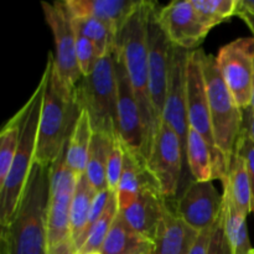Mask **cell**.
Returning <instances> with one entry per match:
<instances>
[{"mask_svg": "<svg viewBox=\"0 0 254 254\" xmlns=\"http://www.w3.org/2000/svg\"><path fill=\"white\" fill-rule=\"evenodd\" d=\"M50 168L32 166L11 221L1 227V254L49 253Z\"/></svg>", "mask_w": 254, "mask_h": 254, "instance_id": "cell-1", "label": "cell"}, {"mask_svg": "<svg viewBox=\"0 0 254 254\" xmlns=\"http://www.w3.org/2000/svg\"><path fill=\"white\" fill-rule=\"evenodd\" d=\"M49 79L42 102L35 164L50 168L66 149L81 108L76 87L67 84L55 67V57L49 54L46 64Z\"/></svg>", "mask_w": 254, "mask_h": 254, "instance_id": "cell-2", "label": "cell"}, {"mask_svg": "<svg viewBox=\"0 0 254 254\" xmlns=\"http://www.w3.org/2000/svg\"><path fill=\"white\" fill-rule=\"evenodd\" d=\"M153 2L144 1L117 35L116 51L126 67L134 96L140 108L148 138V150L156 129L149 92L148 17ZM148 155V154H146Z\"/></svg>", "mask_w": 254, "mask_h": 254, "instance_id": "cell-3", "label": "cell"}, {"mask_svg": "<svg viewBox=\"0 0 254 254\" xmlns=\"http://www.w3.org/2000/svg\"><path fill=\"white\" fill-rule=\"evenodd\" d=\"M47 79H49V72L45 67L44 74L32 96L30 97L31 109L22 128L21 138H20L12 165L6 179L0 185V225L1 227L7 226L11 221L35 164L40 117H41L42 102H44Z\"/></svg>", "mask_w": 254, "mask_h": 254, "instance_id": "cell-4", "label": "cell"}, {"mask_svg": "<svg viewBox=\"0 0 254 254\" xmlns=\"http://www.w3.org/2000/svg\"><path fill=\"white\" fill-rule=\"evenodd\" d=\"M81 111L91 118L94 133L118 135V82L113 52L98 60L91 74L76 87Z\"/></svg>", "mask_w": 254, "mask_h": 254, "instance_id": "cell-5", "label": "cell"}, {"mask_svg": "<svg viewBox=\"0 0 254 254\" xmlns=\"http://www.w3.org/2000/svg\"><path fill=\"white\" fill-rule=\"evenodd\" d=\"M201 62L207 89L216 146L228 168L242 133L245 111L240 108L228 87L226 86L216 62V57L207 55L201 50Z\"/></svg>", "mask_w": 254, "mask_h": 254, "instance_id": "cell-6", "label": "cell"}, {"mask_svg": "<svg viewBox=\"0 0 254 254\" xmlns=\"http://www.w3.org/2000/svg\"><path fill=\"white\" fill-rule=\"evenodd\" d=\"M186 108H188L189 128L197 131L207 141L212 153L216 179L222 180L227 174L228 168L225 159L216 146L215 136H213L207 89H206L202 62H201V49L189 52L188 64H186Z\"/></svg>", "mask_w": 254, "mask_h": 254, "instance_id": "cell-7", "label": "cell"}, {"mask_svg": "<svg viewBox=\"0 0 254 254\" xmlns=\"http://www.w3.org/2000/svg\"><path fill=\"white\" fill-rule=\"evenodd\" d=\"M185 164L180 136L168 123L161 121L149 146L146 166L165 198L173 197L178 192Z\"/></svg>", "mask_w": 254, "mask_h": 254, "instance_id": "cell-8", "label": "cell"}, {"mask_svg": "<svg viewBox=\"0 0 254 254\" xmlns=\"http://www.w3.org/2000/svg\"><path fill=\"white\" fill-rule=\"evenodd\" d=\"M216 62L240 108L250 109L254 78V37H241L223 46Z\"/></svg>", "mask_w": 254, "mask_h": 254, "instance_id": "cell-9", "label": "cell"}, {"mask_svg": "<svg viewBox=\"0 0 254 254\" xmlns=\"http://www.w3.org/2000/svg\"><path fill=\"white\" fill-rule=\"evenodd\" d=\"M156 4L153 2L148 17V61L149 92L156 127L163 119L170 74L171 52L174 45L160 26L156 16Z\"/></svg>", "mask_w": 254, "mask_h": 254, "instance_id": "cell-10", "label": "cell"}, {"mask_svg": "<svg viewBox=\"0 0 254 254\" xmlns=\"http://www.w3.org/2000/svg\"><path fill=\"white\" fill-rule=\"evenodd\" d=\"M116 64L117 82H118V135L123 148L131 154L141 156L146 160L148 154V138L143 123L140 108L134 96L129 82L126 67L121 56L113 51Z\"/></svg>", "mask_w": 254, "mask_h": 254, "instance_id": "cell-11", "label": "cell"}, {"mask_svg": "<svg viewBox=\"0 0 254 254\" xmlns=\"http://www.w3.org/2000/svg\"><path fill=\"white\" fill-rule=\"evenodd\" d=\"M45 19L55 39V67L67 84L77 87L82 79L76 59V32L64 1L41 2Z\"/></svg>", "mask_w": 254, "mask_h": 254, "instance_id": "cell-12", "label": "cell"}, {"mask_svg": "<svg viewBox=\"0 0 254 254\" xmlns=\"http://www.w3.org/2000/svg\"><path fill=\"white\" fill-rule=\"evenodd\" d=\"M156 16L169 41L188 51L196 49L211 30L198 16L191 0L171 1L156 9Z\"/></svg>", "mask_w": 254, "mask_h": 254, "instance_id": "cell-13", "label": "cell"}, {"mask_svg": "<svg viewBox=\"0 0 254 254\" xmlns=\"http://www.w3.org/2000/svg\"><path fill=\"white\" fill-rule=\"evenodd\" d=\"M223 210V195L212 181H195L185 189L176 207V215L197 232L212 228Z\"/></svg>", "mask_w": 254, "mask_h": 254, "instance_id": "cell-14", "label": "cell"}, {"mask_svg": "<svg viewBox=\"0 0 254 254\" xmlns=\"http://www.w3.org/2000/svg\"><path fill=\"white\" fill-rule=\"evenodd\" d=\"M188 50L173 46L171 52L170 74H169L168 92L163 119L180 136L186 158V140H188L189 122L186 108V64L189 57Z\"/></svg>", "mask_w": 254, "mask_h": 254, "instance_id": "cell-15", "label": "cell"}, {"mask_svg": "<svg viewBox=\"0 0 254 254\" xmlns=\"http://www.w3.org/2000/svg\"><path fill=\"white\" fill-rule=\"evenodd\" d=\"M166 206V198L158 186H146L130 206L119 212L134 231L155 242Z\"/></svg>", "mask_w": 254, "mask_h": 254, "instance_id": "cell-16", "label": "cell"}, {"mask_svg": "<svg viewBox=\"0 0 254 254\" xmlns=\"http://www.w3.org/2000/svg\"><path fill=\"white\" fill-rule=\"evenodd\" d=\"M141 2L143 0H67L64 5L72 17H96L118 35Z\"/></svg>", "mask_w": 254, "mask_h": 254, "instance_id": "cell-17", "label": "cell"}, {"mask_svg": "<svg viewBox=\"0 0 254 254\" xmlns=\"http://www.w3.org/2000/svg\"><path fill=\"white\" fill-rule=\"evenodd\" d=\"M198 233L166 206L155 240V254H190Z\"/></svg>", "mask_w": 254, "mask_h": 254, "instance_id": "cell-18", "label": "cell"}, {"mask_svg": "<svg viewBox=\"0 0 254 254\" xmlns=\"http://www.w3.org/2000/svg\"><path fill=\"white\" fill-rule=\"evenodd\" d=\"M146 186H158L146 166V160L124 149L123 174L116 191L119 211L130 206Z\"/></svg>", "mask_w": 254, "mask_h": 254, "instance_id": "cell-19", "label": "cell"}, {"mask_svg": "<svg viewBox=\"0 0 254 254\" xmlns=\"http://www.w3.org/2000/svg\"><path fill=\"white\" fill-rule=\"evenodd\" d=\"M155 242L134 231L121 212L106 238L102 254H155Z\"/></svg>", "mask_w": 254, "mask_h": 254, "instance_id": "cell-20", "label": "cell"}, {"mask_svg": "<svg viewBox=\"0 0 254 254\" xmlns=\"http://www.w3.org/2000/svg\"><path fill=\"white\" fill-rule=\"evenodd\" d=\"M221 181L223 184V195L227 196L241 213L245 216L250 215L253 202L252 186L245 159L237 151L233 154L227 174Z\"/></svg>", "mask_w": 254, "mask_h": 254, "instance_id": "cell-21", "label": "cell"}, {"mask_svg": "<svg viewBox=\"0 0 254 254\" xmlns=\"http://www.w3.org/2000/svg\"><path fill=\"white\" fill-rule=\"evenodd\" d=\"M93 133L88 113L86 111H81L64 150L67 165L78 178L86 173Z\"/></svg>", "mask_w": 254, "mask_h": 254, "instance_id": "cell-22", "label": "cell"}, {"mask_svg": "<svg viewBox=\"0 0 254 254\" xmlns=\"http://www.w3.org/2000/svg\"><path fill=\"white\" fill-rule=\"evenodd\" d=\"M30 109H31V99L29 98V101L15 113V116L7 121L0 133V185L4 183L12 165L21 138L22 128L29 116Z\"/></svg>", "mask_w": 254, "mask_h": 254, "instance_id": "cell-23", "label": "cell"}, {"mask_svg": "<svg viewBox=\"0 0 254 254\" xmlns=\"http://www.w3.org/2000/svg\"><path fill=\"white\" fill-rule=\"evenodd\" d=\"M117 136L104 133H93L88 161H87L86 176L97 192L108 190L107 185V163Z\"/></svg>", "mask_w": 254, "mask_h": 254, "instance_id": "cell-24", "label": "cell"}, {"mask_svg": "<svg viewBox=\"0 0 254 254\" xmlns=\"http://www.w3.org/2000/svg\"><path fill=\"white\" fill-rule=\"evenodd\" d=\"M186 165L195 181H212L216 179L210 145L201 134L191 128H189L186 140Z\"/></svg>", "mask_w": 254, "mask_h": 254, "instance_id": "cell-25", "label": "cell"}, {"mask_svg": "<svg viewBox=\"0 0 254 254\" xmlns=\"http://www.w3.org/2000/svg\"><path fill=\"white\" fill-rule=\"evenodd\" d=\"M97 191L87 179L86 174L79 176L77 181L76 191L69 208V223H71V238L76 242L83 231L86 230L88 222L89 211L94 200Z\"/></svg>", "mask_w": 254, "mask_h": 254, "instance_id": "cell-26", "label": "cell"}, {"mask_svg": "<svg viewBox=\"0 0 254 254\" xmlns=\"http://www.w3.org/2000/svg\"><path fill=\"white\" fill-rule=\"evenodd\" d=\"M71 16V15H69ZM74 31L93 42L99 59L112 54L116 49L117 34L108 24L96 17H72Z\"/></svg>", "mask_w": 254, "mask_h": 254, "instance_id": "cell-27", "label": "cell"}, {"mask_svg": "<svg viewBox=\"0 0 254 254\" xmlns=\"http://www.w3.org/2000/svg\"><path fill=\"white\" fill-rule=\"evenodd\" d=\"M223 195V193H222ZM223 227L235 254H250L253 251L247 228V216L235 207L223 195Z\"/></svg>", "mask_w": 254, "mask_h": 254, "instance_id": "cell-28", "label": "cell"}, {"mask_svg": "<svg viewBox=\"0 0 254 254\" xmlns=\"http://www.w3.org/2000/svg\"><path fill=\"white\" fill-rule=\"evenodd\" d=\"M119 213V206L118 201H117L116 192H113L111 200H109L108 207H107L106 212L103 213L98 222L93 226L91 232L87 236V240L84 242L83 247L79 251V254H87L92 252H102L106 238L108 236L109 231H111L112 225H113L114 220Z\"/></svg>", "mask_w": 254, "mask_h": 254, "instance_id": "cell-29", "label": "cell"}, {"mask_svg": "<svg viewBox=\"0 0 254 254\" xmlns=\"http://www.w3.org/2000/svg\"><path fill=\"white\" fill-rule=\"evenodd\" d=\"M191 2L210 29L230 19L237 11V0H191Z\"/></svg>", "mask_w": 254, "mask_h": 254, "instance_id": "cell-30", "label": "cell"}, {"mask_svg": "<svg viewBox=\"0 0 254 254\" xmlns=\"http://www.w3.org/2000/svg\"><path fill=\"white\" fill-rule=\"evenodd\" d=\"M76 59L82 77L91 74L99 60L98 52L93 42L78 32H76Z\"/></svg>", "mask_w": 254, "mask_h": 254, "instance_id": "cell-31", "label": "cell"}, {"mask_svg": "<svg viewBox=\"0 0 254 254\" xmlns=\"http://www.w3.org/2000/svg\"><path fill=\"white\" fill-rule=\"evenodd\" d=\"M124 168V148L119 136L114 140L113 148L107 163V185L111 191L116 192L121 181Z\"/></svg>", "mask_w": 254, "mask_h": 254, "instance_id": "cell-32", "label": "cell"}, {"mask_svg": "<svg viewBox=\"0 0 254 254\" xmlns=\"http://www.w3.org/2000/svg\"><path fill=\"white\" fill-rule=\"evenodd\" d=\"M113 192L114 191H111L108 189V190L99 191V192H97L96 196H94V200L91 206V211H89V217H88V222H87V226H86V230L83 231L81 237L74 242L78 252L81 251V248L83 247L84 242H86L87 240V236H88V233L91 232L93 226L98 222L99 218H101L102 216H103V213L106 212L107 207H108L109 200H111Z\"/></svg>", "mask_w": 254, "mask_h": 254, "instance_id": "cell-33", "label": "cell"}, {"mask_svg": "<svg viewBox=\"0 0 254 254\" xmlns=\"http://www.w3.org/2000/svg\"><path fill=\"white\" fill-rule=\"evenodd\" d=\"M236 151L245 159L246 168H247L248 176H250L251 186H252V212H254V143L251 140L250 135H248V131L246 129L245 123H243L242 133H241L240 139H238Z\"/></svg>", "mask_w": 254, "mask_h": 254, "instance_id": "cell-34", "label": "cell"}, {"mask_svg": "<svg viewBox=\"0 0 254 254\" xmlns=\"http://www.w3.org/2000/svg\"><path fill=\"white\" fill-rule=\"evenodd\" d=\"M208 254H235L233 253L232 246H231L230 241H228L227 236H226L225 227H223L222 213H221L220 218H218L215 227H213Z\"/></svg>", "mask_w": 254, "mask_h": 254, "instance_id": "cell-35", "label": "cell"}, {"mask_svg": "<svg viewBox=\"0 0 254 254\" xmlns=\"http://www.w3.org/2000/svg\"><path fill=\"white\" fill-rule=\"evenodd\" d=\"M213 227H215V226H213ZM213 227L205 231H201V232L198 233L197 238H196L195 243H193L192 248H191L190 254H208L211 238H212Z\"/></svg>", "mask_w": 254, "mask_h": 254, "instance_id": "cell-36", "label": "cell"}, {"mask_svg": "<svg viewBox=\"0 0 254 254\" xmlns=\"http://www.w3.org/2000/svg\"><path fill=\"white\" fill-rule=\"evenodd\" d=\"M47 254H79V252L72 238H69V240L62 241V242L56 243V245L50 246Z\"/></svg>", "mask_w": 254, "mask_h": 254, "instance_id": "cell-37", "label": "cell"}, {"mask_svg": "<svg viewBox=\"0 0 254 254\" xmlns=\"http://www.w3.org/2000/svg\"><path fill=\"white\" fill-rule=\"evenodd\" d=\"M240 12H248V14L254 15V0H237L236 15Z\"/></svg>", "mask_w": 254, "mask_h": 254, "instance_id": "cell-38", "label": "cell"}, {"mask_svg": "<svg viewBox=\"0 0 254 254\" xmlns=\"http://www.w3.org/2000/svg\"><path fill=\"white\" fill-rule=\"evenodd\" d=\"M237 16H240L241 19H242L243 21L248 25V27L251 29V31H252L253 37H254V15L248 14V12H240Z\"/></svg>", "mask_w": 254, "mask_h": 254, "instance_id": "cell-39", "label": "cell"}, {"mask_svg": "<svg viewBox=\"0 0 254 254\" xmlns=\"http://www.w3.org/2000/svg\"><path fill=\"white\" fill-rule=\"evenodd\" d=\"M250 112H251V109H250ZM245 127H246V129H247L248 135H250L251 140H252L254 143V113H252V112H251L250 124H248V126H246V124H245Z\"/></svg>", "mask_w": 254, "mask_h": 254, "instance_id": "cell-40", "label": "cell"}, {"mask_svg": "<svg viewBox=\"0 0 254 254\" xmlns=\"http://www.w3.org/2000/svg\"><path fill=\"white\" fill-rule=\"evenodd\" d=\"M251 112L254 113V78H253V88H252V99H251Z\"/></svg>", "mask_w": 254, "mask_h": 254, "instance_id": "cell-41", "label": "cell"}, {"mask_svg": "<svg viewBox=\"0 0 254 254\" xmlns=\"http://www.w3.org/2000/svg\"><path fill=\"white\" fill-rule=\"evenodd\" d=\"M87 254H102L101 252H92V253H87Z\"/></svg>", "mask_w": 254, "mask_h": 254, "instance_id": "cell-42", "label": "cell"}, {"mask_svg": "<svg viewBox=\"0 0 254 254\" xmlns=\"http://www.w3.org/2000/svg\"><path fill=\"white\" fill-rule=\"evenodd\" d=\"M250 254H254V248H253V251H252V252H251Z\"/></svg>", "mask_w": 254, "mask_h": 254, "instance_id": "cell-43", "label": "cell"}]
</instances>
